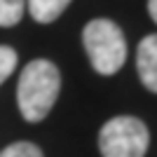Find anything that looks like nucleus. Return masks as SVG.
I'll return each instance as SVG.
<instances>
[{
	"label": "nucleus",
	"mask_w": 157,
	"mask_h": 157,
	"mask_svg": "<svg viewBox=\"0 0 157 157\" xmlns=\"http://www.w3.org/2000/svg\"><path fill=\"white\" fill-rule=\"evenodd\" d=\"M61 92V73L47 59H33L21 71L17 103L26 122H40L49 115Z\"/></svg>",
	"instance_id": "f257e3e1"
},
{
	"label": "nucleus",
	"mask_w": 157,
	"mask_h": 157,
	"mask_svg": "<svg viewBox=\"0 0 157 157\" xmlns=\"http://www.w3.org/2000/svg\"><path fill=\"white\" fill-rule=\"evenodd\" d=\"M82 45L94 71L115 75L127 61V40L122 28L110 19H92L82 31Z\"/></svg>",
	"instance_id": "f03ea898"
},
{
	"label": "nucleus",
	"mask_w": 157,
	"mask_h": 157,
	"mask_svg": "<svg viewBox=\"0 0 157 157\" xmlns=\"http://www.w3.org/2000/svg\"><path fill=\"white\" fill-rule=\"evenodd\" d=\"M150 145L145 122L134 115H117L98 131L101 157H143Z\"/></svg>",
	"instance_id": "7ed1b4c3"
},
{
	"label": "nucleus",
	"mask_w": 157,
	"mask_h": 157,
	"mask_svg": "<svg viewBox=\"0 0 157 157\" xmlns=\"http://www.w3.org/2000/svg\"><path fill=\"white\" fill-rule=\"evenodd\" d=\"M136 68H138V78H141L143 87L150 89L152 94H157V33L145 35L138 42Z\"/></svg>",
	"instance_id": "20e7f679"
},
{
	"label": "nucleus",
	"mask_w": 157,
	"mask_h": 157,
	"mask_svg": "<svg viewBox=\"0 0 157 157\" xmlns=\"http://www.w3.org/2000/svg\"><path fill=\"white\" fill-rule=\"evenodd\" d=\"M71 0H28V12L38 24H52L63 14Z\"/></svg>",
	"instance_id": "39448f33"
},
{
	"label": "nucleus",
	"mask_w": 157,
	"mask_h": 157,
	"mask_svg": "<svg viewBox=\"0 0 157 157\" xmlns=\"http://www.w3.org/2000/svg\"><path fill=\"white\" fill-rule=\"evenodd\" d=\"M24 0H0V26H14L24 17Z\"/></svg>",
	"instance_id": "423d86ee"
},
{
	"label": "nucleus",
	"mask_w": 157,
	"mask_h": 157,
	"mask_svg": "<svg viewBox=\"0 0 157 157\" xmlns=\"http://www.w3.org/2000/svg\"><path fill=\"white\" fill-rule=\"evenodd\" d=\"M0 157H42V150H40L35 143H28V141H17V143L7 145L5 150L0 152Z\"/></svg>",
	"instance_id": "0eeeda50"
},
{
	"label": "nucleus",
	"mask_w": 157,
	"mask_h": 157,
	"mask_svg": "<svg viewBox=\"0 0 157 157\" xmlns=\"http://www.w3.org/2000/svg\"><path fill=\"white\" fill-rule=\"evenodd\" d=\"M17 68V52L7 45H0V85L5 82Z\"/></svg>",
	"instance_id": "6e6552de"
},
{
	"label": "nucleus",
	"mask_w": 157,
	"mask_h": 157,
	"mask_svg": "<svg viewBox=\"0 0 157 157\" xmlns=\"http://www.w3.org/2000/svg\"><path fill=\"white\" fill-rule=\"evenodd\" d=\"M148 12H150V19L157 24V0H148Z\"/></svg>",
	"instance_id": "1a4fd4ad"
}]
</instances>
